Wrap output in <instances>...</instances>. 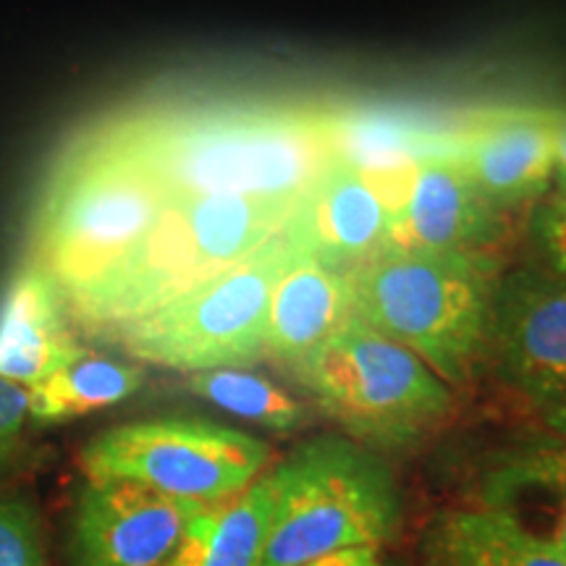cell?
I'll return each instance as SVG.
<instances>
[{"instance_id": "obj_1", "label": "cell", "mask_w": 566, "mask_h": 566, "mask_svg": "<svg viewBox=\"0 0 566 566\" xmlns=\"http://www.w3.org/2000/svg\"><path fill=\"white\" fill-rule=\"evenodd\" d=\"M171 200H296L334 158L328 108L273 101H160L95 124Z\"/></svg>"}, {"instance_id": "obj_2", "label": "cell", "mask_w": 566, "mask_h": 566, "mask_svg": "<svg viewBox=\"0 0 566 566\" xmlns=\"http://www.w3.org/2000/svg\"><path fill=\"white\" fill-rule=\"evenodd\" d=\"M294 200L271 197H181L171 200L122 260L71 294V323L113 338L279 237Z\"/></svg>"}, {"instance_id": "obj_3", "label": "cell", "mask_w": 566, "mask_h": 566, "mask_svg": "<svg viewBox=\"0 0 566 566\" xmlns=\"http://www.w3.org/2000/svg\"><path fill=\"white\" fill-rule=\"evenodd\" d=\"M499 279L485 252L391 247L352 275L354 317L417 354L443 384L464 386L488 357Z\"/></svg>"}, {"instance_id": "obj_4", "label": "cell", "mask_w": 566, "mask_h": 566, "mask_svg": "<svg viewBox=\"0 0 566 566\" xmlns=\"http://www.w3.org/2000/svg\"><path fill=\"white\" fill-rule=\"evenodd\" d=\"M171 205L129 153L87 129L55 163L32 216L30 254L63 300L122 260Z\"/></svg>"}, {"instance_id": "obj_5", "label": "cell", "mask_w": 566, "mask_h": 566, "mask_svg": "<svg viewBox=\"0 0 566 566\" xmlns=\"http://www.w3.org/2000/svg\"><path fill=\"white\" fill-rule=\"evenodd\" d=\"M275 509L260 566H304L344 548H378L401 525L391 470L349 438L302 443L275 467Z\"/></svg>"}, {"instance_id": "obj_6", "label": "cell", "mask_w": 566, "mask_h": 566, "mask_svg": "<svg viewBox=\"0 0 566 566\" xmlns=\"http://www.w3.org/2000/svg\"><path fill=\"white\" fill-rule=\"evenodd\" d=\"M294 378L357 443L405 449L436 430L451 407V386L417 354L352 317L328 342L292 365Z\"/></svg>"}, {"instance_id": "obj_7", "label": "cell", "mask_w": 566, "mask_h": 566, "mask_svg": "<svg viewBox=\"0 0 566 566\" xmlns=\"http://www.w3.org/2000/svg\"><path fill=\"white\" fill-rule=\"evenodd\" d=\"M273 237L258 252L113 336L134 359L181 373L247 367L265 357L273 286L292 263Z\"/></svg>"}, {"instance_id": "obj_8", "label": "cell", "mask_w": 566, "mask_h": 566, "mask_svg": "<svg viewBox=\"0 0 566 566\" xmlns=\"http://www.w3.org/2000/svg\"><path fill=\"white\" fill-rule=\"evenodd\" d=\"M271 462V446L208 420L163 417L103 430L84 446L87 480H129L153 491L216 506L247 491Z\"/></svg>"}, {"instance_id": "obj_9", "label": "cell", "mask_w": 566, "mask_h": 566, "mask_svg": "<svg viewBox=\"0 0 566 566\" xmlns=\"http://www.w3.org/2000/svg\"><path fill=\"white\" fill-rule=\"evenodd\" d=\"M396 216L370 174L331 158L289 210L281 237L300 258L354 275L391 250Z\"/></svg>"}, {"instance_id": "obj_10", "label": "cell", "mask_w": 566, "mask_h": 566, "mask_svg": "<svg viewBox=\"0 0 566 566\" xmlns=\"http://www.w3.org/2000/svg\"><path fill=\"white\" fill-rule=\"evenodd\" d=\"M488 354L535 407L566 399V281L533 265L499 279Z\"/></svg>"}, {"instance_id": "obj_11", "label": "cell", "mask_w": 566, "mask_h": 566, "mask_svg": "<svg viewBox=\"0 0 566 566\" xmlns=\"http://www.w3.org/2000/svg\"><path fill=\"white\" fill-rule=\"evenodd\" d=\"M205 509L129 480H87L71 520V562L160 566Z\"/></svg>"}, {"instance_id": "obj_12", "label": "cell", "mask_w": 566, "mask_h": 566, "mask_svg": "<svg viewBox=\"0 0 566 566\" xmlns=\"http://www.w3.org/2000/svg\"><path fill=\"white\" fill-rule=\"evenodd\" d=\"M556 108L509 105L462 126L449 150L493 210L537 202L554 184Z\"/></svg>"}, {"instance_id": "obj_13", "label": "cell", "mask_w": 566, "mask_h": 566, "mask_svg": "<svg viewBox=\"0 0 566 566\" xmlns=\"http://www.w3.org/2000/svg\"><path fill=\"white\" fill-rule=\"evenodd\" d=\"M499 231L501 212L483 200L454 153L433 150L415 163L391 247L485 252Z\"/></svg>"}, {"instance_id": "obj_14", "label": "cell", "mask_w": 566, "mask_h": 566, "mask_svg": "<svg viewBox=\"0 0 566 566\" xmlns=\"http://www.w3.org/2000/svg\"><path fill=\"white\" fill-rule=\"evenodd\" d=\"M71 325L59 283L24 258L0 294V378L32 388L66 365L82 349Z\"/></svg>"}, {"instance_id": "obj_15", "label": "cell", "mask_w": 566, "mask_h": 566, "mask_svg": "<svg viewBox=\"0 0 566 566\" xmlns=\"http://www.w3.org/2000/svg\"><path fill=\"white\" fill-rule=\"evenodd\" d=\"M354 317L352 275L294 254L273 286L265 354L292 367Z\"/></svg>"}, {"instance_id": "obj_16", "label": "cell", "mask_w": 566, "mask_h": 566, "mask_svg": "<svg viewBox=\"0 0 566 566\" xmlns=\"http://www.w3.org/2000/svg\"><path fill=\"white\" fill-rule=\"evenodd\" d=\"M424 566H566V554L493 506L449 509L422 541Z\"/></svg>"}, {"instance_id": "obj_17", "label": "cell", "mask_w": 566, "mask_h": 566, "mask_svg": "<svg viewBox=\"0 0 566 566\" xmlns=\"http://www.w3.org/2000/svg\"><path fill=\"white\" fill-rule=\"evenodd\" d=\"M275 509L273 472L189 525L179 548L160 566H260Z\"/></svg>"}, {"instance_id": "obj_18", "label": "cell", "mask_w": 566, "mask_h": 566, "mask_svg": "<svg viewBox=\"0 0 566 566\" xmlns=\"http://www.w3.org/2000/svg\"><path fill=\"white\" fill-rule=\"evenodd\" d=\"M145 384V373L124 359L82 349L40 384L27 388L32 424H61L116 407Z\"/></svg>"}, {"instance_id": "obj_19", "label": "cell", "mask_w": 566, "mask_h": 566, "mask_svg": "<svg viewBox=\"0 0 566 566\" xmlns=\"http://www.w3.org/2000/svg\"><path fill=\"white\" fill-rule=\"evenodd\" d=\"M485 506L566 554V451L514 459L485 485Z\"/></svg>"}, {"instance_id": "obj_20", "label": "cell", "mask_w": 566, "mask_h": 566, "mask_svg": "<svg viewBox=\"0 0 566 566\" xmlns=\"http://www.w3.org/2000/svg\"><path fill=\"white\" fill-rule=\"evenodd\" d=\"M187 386L189 391L210 401L212 407L250 420L260 428L286 433V430L304 428L310 422L307 409L292 394L283 391L265 375L250 373L244 367L192 373Z\"/></svg>"}, {"instance_id": "obj_21", "label": "cell", "mask_w": 566, "mask_h": 566, "mask_svg": "<svg viewBox=\"0 0 566 566\" xmlns=\"http://www.w3.org/2000/svg\"><path fill=\"white\" fill-rule=\"evenodd\" d=\"M530 265L566 281V184L551 189L535 202L527 226Z\"/></svg>"}, {"instance_id": "obj_22", "label": "cell", "mask_w": 566, "mask_h": 566, "mask_svg": "<svg viewBox=\"0 0 566 566\" xmlns=\"http://www.w3.org/2000/svg\"><path fill=\"white\" fill-rule=\"evenodd\" d=\"M0 566H48L38 509L17 495H0Z\"/></svg>"}, {"instance_id": "obj_23", "label": "cell", "mask_w": 566, "mask_h": 566, "mask_svg": "<svg viewBox=\"0 0 566 566\" xmlns=\"http://www.w3.org/2000/svg\"><path fill=\"white\" fill-rule=\"evenodd\" d=\"M27 424H30L27 388L0 378V480L19 464Z\"/></svg>"}, {"instance_id": "obj_24", "label": "cell", "mask_w": 566, "mask_h": 566, "mask_svg": "<svg viewBox=\"0 0 566 566\" xmlns=\"http://www.w3.org/2000/svg\"><path fill=\"white\" fill-rule=\"evenodd\" d=\"M304 566H384L380 564L378 548H344L325 554L321 558H313Z\"/></svg>"}, {"instance_id": "obj_25", "label": "cell", "mask_w": 566, "mask_h": 566, "mask_svg": "<svg viewBox=\"0 0 566 566\" xmlns=\"http://www.w3.org/2000/svg\"><path fill=\"white\" fill-rule=\"evenodd\" d=\"M554 184H566V108H556Z\"/></svg>"}, {"instance_id": "obj_26", "label": "cell", "mask_w": 566, "mask_h": 566, "mask_svg": "<svg viewBox=\"0 0 566 566\" xmlns=\"http://www.w3.org/2000/svg\"><path fill=\"white\" fill-rule=\"evenodd\" d=\"M543 420H546V424L556 436L566 438V399L543 409Z\"/></svg>"}, {"instance_id": "obj_27", "label": "cell", "mask_w": 566, "mask_h": 566, "mask_svg": "<svg viewBox=\"0 0 566 566\" xmlns=\"http://www.w3.org/2000/svg\"><path fill=\"white\" fill-rule=\"evenodd\" d=\"M386 566H407L405 562H391V564H386Z\"/></svg>"}]
</instances>
